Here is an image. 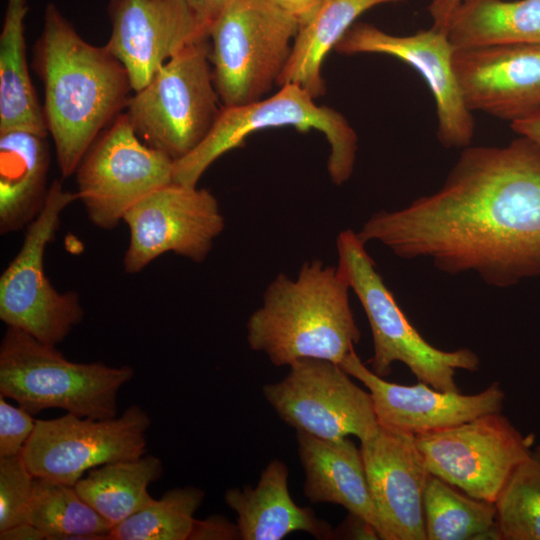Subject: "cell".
I'll return each instance as SVG.
<instances>
[{"label": "cell", "mask_w": 540, "mask_h": 540, "mask_svg": "<svg viewBox=\"0 0 540 540\" xmlns=\"http://www.w3.org/2000/svg\"><path fill=\"white\" fill-rule=\"evenodd\" d=\"M357 234L496 288L539 277L540 146L520 135L504 146L469 145L438 190L372 214Z\"/></svg>", "instance_id": "1"}, {"label": "cell", "mask_w": 540, "mask_h": 540, "mask_svg": "<svg viewBox=\"0 0 540 540\" xmlns=\"http://www.w3.org/2000/svg\"><path fill=\"white\" fill-rule=\"evenodd\" d=\"M32 63L43 85V114L58 167L67 178L126 108L133 92L129 75L105 45L84 40L54 3L45 7Z\"/></svg>", "instance_id": "2"}, {"label": "cell", "mask_w": 540, "mask_h": 540, "mask_svg": "<svg viewBox=\"0 0 540 540\" xmlns=\"http://www.w3.org/2000/svg\"><path fill=\"white\" fill-rule=\"evenodd\" d=\"M350 290L337 266L318 259L304 262L294 279L278 274L247 321L250 348L275 366L301 358L340 364L361 337Z\"/></svg>", "instance_id": "3"}, {"label": "cell", "mask_w": 540, "mask_h": 540, "mask_svg": "<svg viewBox=\"0 0 540 540\" xmlns=\"http://www.w3.org/2000/svg\"><path fill=\"white\" fill-rule=\"evenodd\" d=\"M134 377L129 365L79 363L56 345L7 327L0 344V395L29 413L62 409L92 419L117 416L119 390Z\"/></svg>", "instance_id": "4"}, {"label": "cell", "mask_w": 540, "mask_h": 540, "mask_svg": "<svg viewBox=\"0 0 540 540\" xmlns=\"http://www.w3.org/2000/svg\"><path fill=\"white\" fill-rule=\"evenodd\" d=\"M336 247L337 267L359 299L370 325V369L384 378L395 362H402L418 381L437 390L459 392L454 379L456 370L476 371L480 364L476 353L467 348L444 351L421 336L384 283L357 232L341 231Z\"/></svg>", "instance_id": "5"}, {"label": "cell", "mask_w": 540, "mask_h": 540, "mask_svg": "<svg viewBox=\"0 0 540 540\" xmlns=\"http://www.w3.org/2000/svg\"><path fill=\"white\" fill-rule=\"evenodd\" d=\"M222 107L206 37L184 47L133 92L125 113L146 145L175 162L207 137Z\"/></svg>", "instance_id": "6"}, {"label": "cell", "mask_w": 540, "mask_h": 540, "mask_svg": "<svg viewBox=\"0 0 540 540\" xmlns=\"http://www.w3.org/2000/svg\"><path fill=\"white\" fill-rule=\"evenodd\" d=\"M270 97L236 107H222L207 137L191 153L173 165V182L197 186L207 168L220 156L242 147L252 133L271 127L292 126L305 132L320 131L330 146L327 170L331 181L342 185L351 177L358 137L337 110L315 103L308 91L296 84L279 87Z\"/></svg>", "instance_id": "7"}, {"label": "cell", "mask_w": 540, "mask_h": 540, "mask_svg": "<svg viewBox=\"0 0 540 540\" xmlns=\"http://www.w3.org/2000/svg\"><path fill=\"white\" fill-rule=\"evenodd\" d=\"M299 28L270 0H236L216 19L210 62L223 107L263 99L277 84Z\"/></svg>", "instance_id": "8"}, {"label": "cell", "mask_w": 540, "mask_h": 540, "mask_svg": "<svg viewBox=\"0 0 540 540\" xmlns=\"http://www.w3.org/2000/svg\"><path fill=\"white\" fill-rule=\"evenodd\" d=\"M78 200L61 181L49 187L40 214L26 227L23 243L0 276V320L48 344L62 342L84 317L75 291H57L45 274L44 256L63 210Z\"/></svg>", "instance_id": "9"}, {"label": "cell", "mask_w": 540, "mask_h": 540, "mask_svg": "<svg viewBox=\"0 0 540 540\" xmlns=\"http://www.w3.org/2000/svg\"><path fill=\"white\" fill-rule=\"evenodd\" d=\"M173 165L169 156L146 145L121 113L75 170L78 200L92 224L112 230L137 202L173 182Z\"/></svg>", "instance_id": "10"}, {"label": "cell", "mask_w": 540, "mask_h": 540, "mask_svg": "<svg viewBox=\"0 0 540 540\" xmlns=\"http://www.w3.org/2000/svg\"><path fill=\"white\" fill-rule=\"evenodd\" d=\"M150 424L137 405L107 419L67 413L36 420L22 457L35 477L74 486L91 469L145 455Z\"/></svg>", "instance_id": "11"}, {"label": "cell", "mask_w": 540, "mask_h": 540, "mask_svg": "<svg viewBox=\"0 0 540 540\" xmlns=\"http://www.w3.org/2000/svg\"><path fill=\"white\" fill-rule=\"evenodd\" d=\"M281 381L266 384L263 395L278 416L296 432L360 442L379 426L372 397L337 363L301 358Z\"/></svg>", "instance_id": "12"}, {"label": "cell", "mask_w": 540, "mask_h": 540, "mask_svg": "<svg viewBox=\"0 0 540 540\" xmlns=\"http://www.w3.org/2000/svg\"><path fill=\"white\" fill-rule=\"evenodd\" d=\"M415 438L430 474L493 503L533 445L501 412Z\"/></svg>", "instance_id": "13"}, {"label": "cell", "mask_w": 540, "mask_h": 540, "mask_svg": "<svg viewBox=\"0 0 540 540\" xmlns=\"http://www.w3.org/2000/svg\"><path fill=\"white\" fill-rule=\"evenodd\" d=\"M123 222L129 229L123 268L129 274L141 272L168 252L201 263L225 226L219 203L209 190L175 182L137 202Z\"/></svg>", "instance_id": "14"}, {"label": "cell", "mask_w": 540, "mask_h": 540, "mask_svg": "<svg viewBox=\"0 0 540 540\" xmlns=\"http://www.w3.org/2000/svg\"><path fill=\"white\" fill-rule=\"evenodd\" d=\"M454 50L447 33L433 27L394 35L366 22H355L334 47L345 55H389L416 70L435 102L438 141L447 149H463L472 143L475 121L455 75Z\"/></svg>", "instance_id": "15"}, {"label": "cell", "mask_w": 540, "mask_h": 540, "mask_svg": "<svg viewBox=\"0 0 540 540\" xmlns=\"http://www.w3.org/2000/svg\"><path fill=\"white\" fill-rule=\"evenodd\" d=\"M383 540H426L424 491L430 476L414 435L386 428L361 441Z\"/></svg>", "instance_id": "16"}, {"label": "cell", "mask_w": 540, "mask_h": 540, "mask_svg": "<svg viewBox=\"0 0 540 540\" xmlns=\"http://www.w3.org/2000/svg\"><path fill=\"white\" fill-rule=\"evenodd\" d=\"M105 46L126 69L133 92L184 47L209 37L185 0H108Z\"/></svg>", "instance_id": "17"}, {"label": "cell", "mask_w": 540, "mask_h": 540, "mask_svg": "<svg viewBox=\"0 0 540 540\" xmlns=\"http://www.w3.org/2000/svg\"><path fill=\"white\" fill-rule=\"evenodd\" d=\"M339 365L368 389L381 426L414 436L501 412L505 399L498 382L473 395L437 390L421 381L411 386L389 382L368 368L354 349Z\"/></svg>", "instance_id": "18"}, {"label": "cell", "mask_w": 540, "mask_h": 540, "mask_svg": "<svg viewBox=\"0 0 540 540\" xmlns=\"http://www.w3.org/2000/svg\"><path fill=\"white\" fill-rule=\"evenodd\" d=\"M453 68L472 113L513 123L540 112V46L455 49Z\"/></svg>", "instance_id": "19"}, {"label": "cell", "mask_w": 540, "mask_h": 540, "mask_svg": "<svg viewBox=\"0 0 540 540\" xmlns=\"http://www.w3.org/2000/svg\"><path fill=\"white\" fill-rule=\"evenodd\" d=\"M287 465L269 462L256 487L230 488L224 499L237 514L239 539L280 540L292 532L304 531L318 539L334 538V530L310 507L298 506L288 489Z\"/></svg>", "instance_id": "20"}, {"label": "cell", "mask_w": 540, "mask_h": 540, "mask_svg": "<svg viewBox=\"0 0 540 540\" xmlns=\"http://www.w3.org/2000/svg\"><path fill=\"white\" fill-rule=\"evenodd\" d=\"M305 472L304 494L311 503L343 506L375 527L380 523L368 487L361 449L348 437L328 440L296 432ZM381 539V537H380Z\"/></svg>", "instance_id": "21"}, {"label": "cell", "mask_w": 540, "mask_h": 540, "mask_svg": "<svg viewBox=\"0 0 540 540\" xmlns=\"http://www.w3.org/2000/svg\"><path fill=\"white\" fill-rule=\"evenodd\" d=\"M47 136L26 130L0 132V233L26 228L47 200Z\"/></svg>", "instance_id": "22"}, {"label": "cell", "mask_w": 540, "mask_h": 540, "mask_svg": "<svg viewBox=\"0 0 540 540\" xmlns=\"http://www.w3.org/2000/svg\"><path fill=\"white\" fill-rule=\"evenodd\" d=\"M28 0H7L0 33V132L26 130L48 135L43 107L26 57L24 20Z\"/></svg>", "instance_id": "23"}, {"label": "cell", "mask_w": 540, "mask_h": 540, "mask_svg": "<svg viewBox=\"0 0 540 540\" xmlns=\"http://www.w3.org/2000/svg\"><path fill=\"white\" fill-rule=\"evenodd\" d=\"M447 36L454 49L540 46V0H461Z\"/></svg>", "instance_id": "24"}, {"label": "cell", "mask_w": 540, "mask_h": 540, "mask_svg": "<svg viewBox=\"0 0 540 540\" xmlns=\"http://www.w3.org/2000/svg\"><path fill=\"white\" fill-rule=\"evenodd\" d=\"M399 1L402 0H324L313 18L299 28L277 85L296 84L315 99L325 94L321 68L326 55L334 50L363 13L379 5Z\"/></svg>", "instance_id": "25"}, {"label": "cell", "mask_w": 540, "mask_h": 540, "mask_svg": "<svg viewBox=\"0 0 540 540\" xmlns=\"http://www.w3.org/2000/svg\"><path fill=\"white\" fill-rule=\"evenodd\" d=\"M162 473L158 457L143 455L91 469L74 487L114 527L156 500L148 488Z\"/></svg>", "instance_id": "26"}, {"label": "cell", "mask_w": 540, "mask_h": 540, "mask_svg": "<svg viewBox=\"0 0 540 540\" xmlns=\"http://www.w3.org/2000/svg\"><path fill=\"white\" fill-rule=\"evenodd\" d=\"M426 540H502L493 502L430 474L424 491Z\"/></svg>", "instance_id": "27"}, {"label": "cell", "mask_w": 540, "mask_h": 540, "mask_svg": "<svg viewBox=\"0 0 540 540\" xmlns=\"http://www.w3.org/2000/svg\"><path fill=\"white\" fill-rule=\"evenodd\" d=\"M27 522L47 540H109L113 528L74 486L40 477L34 479Z\"/></svg>", "instance_id": "28"}, {"label": "cell", "mask_w": 540, "mask_h": 540, "mask_svg": "<svg viewBox=\"0 0 540 540\" xmlns=\"http://www.w3.org/2000/svg\"><path fill=\"white\" fill-rule=\"evenodd\" d=\"M205 493L193 486L168 490L160 499L114 526L109 540H189Z\"/></svg>", "instance_id": "29"}, {"label": "cell", "mask_w": 540, "mask_h": 540, "mask_svg": "<svg viewBox=\"0 0 540 540\" xmlns=\"http://www.w3.org/2000/svg\"><path fill=\"white\" fill-rule=\"evenodd\" d=\"M494 504L503 540H540V446L514 469Z\"/></svg>", "instance_id": "30"}, {"label": "cell", "mask_w": 540, "mask_h": 540, "mask_svg": "<svg viewBox=\"0 0 540 540\" xmlns=\"http://www.w3.org/2000/svg\"><path fill=\"white\" fill-rule=\"evenodd\" d=\"M34 479L22 455L0 457V531L27 522Z\"/></svg>", "instance_id": "31"}, {"label": "cell", "mask_w": 540, "mask_h": 540, "mask_svg": "<svg viewBox=\"0 0 540 540\" xmlns=\"http://www.w3.org/2000/svg\"><path fill=\"white\" fill-rule=\"evenodd\" d=\"M0 395V457L22 455L36 420L21 406L15 407Z\"/></svg>", "instance_id": "32"}, {"label": "cell", "mask_w": 540, "mask_h": 540, "mask_svg": "<svg viewBox=\"0 0 540 540\" xmlns=\"http://www.w3.org/2000/svg\"><path fill=\"white\" fill-rule=\"evenodd\" d=\"M239 539L237 525L222 516H211L195 520L189 540Z\"/></svg>", "instance_id": "33"}, {"label": "cell", "mask_w": 540, "mask_h": 540, "mask_svg": "<svg viewBox=\"0 0 540 540\" xmlns=\"http://www.w3.org/2000/svg\"><path fill=\"white\" fill-rule=\"evenodd\" d=\"M197 20L209 33L216 19L236 0H185Z\"/></svg>", "instance_id": "34"}, {"label": "cell", "mask_w": 540, "mask_h": 540, "mask_svg": "<svg viewBox=\"0 0 540 540\" xmlns=\"http://www.w3.org/2000/svg\"><path fill=\"white\" fill-rule=\"evenodd\" d=\"M282 11L293 17L299 27L306 25L324 0H270Z\"/></svg>", "instance_id": "35"}, {"label": "cell", "mask_w": 540, "mask_h": 540, "mask_svg": "<svg viewBox=\"0 0 540 540\" xmlns=\"http://www.w3.org/2000/svg\"><path fill=\"white\" fill-rule=\"evenodd\" d=\"M338 535L351 539H380L379 533L373 525L351 513L342 525L334 530V538Z\"/></svg>", "instance_id": "36"}, {"label": "cell", "mask_w": 540, "mask_h": 540, "mask_svg": "<svg viewBox=\"0 0 540 540\" xmlns=\"http://www.w3.org/2000/svg\"><path fill=\"white\" fill-rule=\"evenodd\" d=\"M461 0H430L428 12L432 19V26L435 29L447 33V27L453 11Z\"/></svg>", "instance_id": "37"}, {"label": "cell", "mask_w": 540, "mask_h": 540, "mask_svg": "<svg viewBox=\"0 0 540 540\" xmlns=\"http://www.w3.org/2000/svg\"><path fill=\"white\" fill-rule=\"evenodd\" d=\"M1 540H43L45 534L30 522H22L0 531Z\"/></svg>", "instance_id": "38"}, {"label": "cell", "mask_w": 540, "mask_h": 540, "mask_svg": "<svg viewBox=\"0 0 540 540\" xmlns=\"http://www.w3.org/2000/svg\"><path fill=\"white\" fill-rule=\"evenodd\" d=\"M511 128L518 135L527 137L540 146V112L511 123Z\"/></svg>", "instance_id": "39"}]
</instances>
